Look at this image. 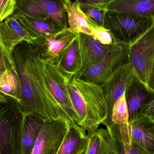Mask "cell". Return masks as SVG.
<instances>
[{
    "label": "cell",
    "instance_id": "ba28073f",
    "mask_svg": "<svg viewBox=\"0 0 154 154\" xmlns=\"http://www.w3.org/2000/svg\"><path fill=\"white\" fill-rule=\"evenodd\" d=\"M134 78L133 70L128 62L119 66L107 81L100 85L108 107V115L103 125L106 127L112 124V111L116 101L125 93Z\"/></svg>",
    "mask_w": 154,
    "mask_h": 154
},
{
    "label": "cell",
    "instance_id": "83f0119b",
    "mask_svg": "<svg viewBox=\"0 0 154 154\" xmlns=\"http://www.w3.org/2000/svg\"><path fill=\"white\" fill-rule=\"evenodd\" d=\"M90 26L91 30L92 36L101 44L108 45L119 44L115 41L110 32L104 28L96 26Z\"/></svg>",
    "mask_w": 154,
    "mask_h": 154
},
{
    "label": "cell",
    "instance_id": "f546056e",
    "mask_svg": "<svg viewBox=\"0 0 154 154\" xmlns=\"http://www.w3.org/2000/svg\"><path fill=\"white\" fill-rule=\"evenodd\" d=\"M112 1L113 0H80L78 2L80 6L108 10L109 5Z\"/></svg>",
    "mask_w": 154,
    "mask_h": 154
},
{
    "label": "cell",
    "instance_id": "52a82bcc",
    "mask_svg": "<svg viewBox=\"0 0 154 154\" xmlns=\"http://www.w3.org/2000/svg\"><path fill=\"white\" fill-rule=\"evenodd\" d=\"M44 77L48 89L59 107L71 121L79 126V121L68 92V81L56 66L43 60Z\"/></svg>",
    "mask_w": 154,
    "mask_h": 154
},
{
    "label": "cell",
    "instance_id": "8fae6325",
    "mask_svg": "<svg viewBox=\"0 0 154 154\" xmlns=\"http://www.w3.org/2000/svg\"><path fill=\"white\" fill-rule=\"evenodd\" d=\"M77 35L68 29H61L38 41V45L40 46L42 59L48 63L57 65Z\"/></svg>",
    "mask_w": 154,
    "mask_h": 154
},
{
    "label": "cell",
    "instance_id": "7c38bea8",
    "mask_svg": "<svg viewBox=\"0 0 154 154\" xmlns=\"http://www.w3.org/2000/svg\"><path fill=\"white\" fill-rule=\"evenodd\" d=\"M77 37L82 62L81 70L77 75L99 63L119 44L104 45L91 35L82 33L77 34Z\"/></svg>",
    "mask_w": 154,
    "mask_h": 154
},
{
    "label": "cell",
    "instance_id": "603a6c76",
    "mask_svg": "<svg viewBox=\"0 0 154 154\" xmlns=\"http://www.w3.org/2000/svg\"><path fill=\"white\" fill-rule=\"evenodd\" d=\"M48 18L52 20L62 29H68L67 12L64 0H34Z\"/></svg>",
    "mask_w": 154,
    "mask_h": 154
},
{
    "label": "cell",
    "instance_id": "1f68e13d",
    "mask_svg": "<svg viewBox=\"0 0 154 154\" xmlns=\"http://www.w3.org/2000/svg\"><path fill=\"white\" fill-rule=\"evenodd\" d=\"M88 147H89V145L86 147L83 150H82V151L78 153L77 154H87V152H88Z\"/></svg>",
    "mask_w": 154,
    "mask_h": 154
},
{
    "label": "cell",
    "instance_id": "9a60e30c",
    "mask_svg": "<svg viewBox=\"0 0 154 154\" xmlns=\"http://www.w3.org/2000/svg\"><path fill=\"white\" fill-rule=\"evenodd\" d=\"M45 121L34 114L24 115L21 134V154H31Z\"/></svg>",
    "mask_w": 154,
    "mask_h": 154
},
{
    "label": "cell",
    "instance_id": "30bf717a",
    "mask_svg": "<svg viewBox=\"0 0 154 154\" xmlns=\"http://www.w3.org/2000/svg\"><path fill=\"white\" fill-rule=\"evenodd\" d=\"M131 140L150 154H154V119L139 112L121 125Z\"/></svg>",
    "mask_w": 154,
    "mask_h": 154
},
{
    "label": "cell",
    "instance_id": "d6986e66",
    "mask_svg": "<svg viewBox=\"0 0 154 154\" xmlns=\"http://www.w3.org/2000/svg\"><path fill=\"white\" fill-rule=\"evenodd\" d=\"M89 138L80 126H72L66 133L57 154H77L88 146Z\"/></svg>",
    "mask_w": 154,
    "mask_h": 154
},
{
    "label": "cell",
    "instance_id": "5b68a950",
    "mask_svg": "<svg viewBox=\"0 0 154 154\" xmlns=\"http://www.w3.org/2000/svg\"><path fill=\"white\" fill-rule=\"evenodd\" d=\"M129 62L134 77L154 94V27L129 45Z\"/></svg>",
    "mask_w": 154,
    "mask_h": 154
},
{
    "label": "cell",
    "instance_id": "2e32d148",
    "mask_svg": "<svg viewBox=\"0 0 154 154\" xmlns=\"http://www.w3.org/2000/svg\"><path fill=\"white\" fill-rule=\"evenodd\" d=\"M108 11L154 17V0H113Z\"/></svg>",
    "mask_w": 154,
    "mask_h": 154
},
{
    "label": "cell",
    "instance_id": "8992f818",
    "mask_svg": "<svg viewBox=\"0 0 154 154\" xmlns=\"http://www.w3.org/2000/svg\"><path fill=\"white\" fill-rule=\"evenodd\" d=\"M129 45L119 44L100 62L75 77L101 85L119 66L129 61Z\"/></svg>",
    "mask_w": 154,
    "mask_h": 154
},
{
    "label": "cell",
    "instance_id": "cb8c5ba5",
    "mask_svg": "<svg viewBox=\"0 0 154 154\" xmlns=\"http://www.w3.org/2000/svg\"><path fill=\"white\" fill-rule=\"evenodd\" d=\"M0 91L19 102L21 91L16 70H7L2 74L0 78Z\"/></svg>",
    "mask_w": 154,
    "mask_h": 154
},
{
    "label": "cell",
    "instance_id": "44dd1931",
    "mask_svg": "<svg viewBox=\"0 0 154 154\" xmlns=\"http://www.w3.org/2000/svg\"><path fill=\"white\" fill-rule=\"evenodd\" d=\"M64 3L67 12L69 31L75 34L82 33L91 35V27L80 8L78 0H64Z\"/></svg>",
    "mask_w": 154,
    "mask_h": 154
},
{
    "label": "cell",
    "instance_id": "e0dca14e",
    "mask_svg": "<svg viewBox=\"0 0 154 154\" xmlns=\"http://www.w3.org/2000/svg\"><path fill=\"white\" fill-rule=\"evenodd\" d=\"M124 94L128 109L129 119H131L139 112L141 105L154 94L149 93L144 85L134 76Z\"/></svg>",
    "mask_w": 154,
    "mask_h": 154
},
{
    "label": "cell",
    "instance_id": "4316f807",
    "mask_svg": "<svg viewBox=\"0 0 154 154\" xmlns=\"http://www.w3.org/2000/svg\"><path fill=\"white\" fill-rule=\"evenodd\" d=\"M16 70L12 55L6 48L0 32V78L7 70Z\"/></svg>",
    "mask_w": 154,
    "mask_h": 154
},
{
    "label": "cell",
    "instance_id": "277c9868",
    "mask_svg": "<svg viewBox=\"0 0 154 154\" xmlns=\"http://www.w3.org/2000/svg\"><path fill=\"white\" fill-rule=\"evenodd\" d=\"M154 27V17H144L108 11L103 27L109 30L117 43L130 45Z\"/></svg>",
    "mask_w": 154,
    "mask_h": 154
},
{
    "label": "cell",
    "instance_id": "5bb4252c",
    "mask_svg": "<svg viewBox=\"0 0 154 154\" xmlns=\"http://www.w3.org/2000/svg\"><path fill=\"white\" fill-rule=\"evenodd\" d=\"M14 15L20 22L38 41L61 30L60 27L50 19L38 17L28 15L19 10ZM38 45V44H37Z\"/></svg>",
    "mask_w": 154,
    "mask_h": 154
},
{
    "label": "cell",
    "instance_id": "7a4b0ae2",
    "mask_svg": "<svg viewBox=\"0 0 154 154\" xmlns=\"http://www.w3.org/2000/svg\"><path fill=\"white\" fill-rule=\"evenodd\" d=\"M67 88L79 126L88 134L94 132L103 124L108 115V107L100 86L74 77L68 82Z\"/></svg>",
    "mask_w": 154,
    "mask_h": 154
},
{
    "label": "cell",
    "instance_id": "4dcf8cb0",
    "mask_svg": "<svg viewBox=\"0 0 154 154\" xmlns=\"http://www.w3.org/2000/svg\"><path fill=\"white\" fill-rule=\"evenodd\" d=\"M139 112L142 115L154 119V94L146 102L141 105Z\"/></svg>",
    "mask_w": 154,
    "mask_h": 154
},
{
    "label": "cell",
    "instance_id": "3957f363",
    "mask_svg": "<svg viewBox=\"0 0 154 154\" xmlns=\"http://www.w3.org/2000/svg\"><path fill=\"white\" fill-rule=\"evenodd\" d=\"M24 115L18 102L0 91V154H21Z\"/></svg>",
    "mask_w": 154,
    "mask_h": 154
},
{
    "label": "cell",
    "instance_id": "7402d4cb",
    "mask_svg": "<svg viewBox=\"0 0 154 154\" xmlns=\"http://www.w3.org/2000/svg\"><path fill=\"white\" fill-rule=\"evenodd\" d=\"M106 128L115 142L119 154H150L131 140L121 125L112 124Z\"/></svg>",
    "mask_w": 154,
    "mask_h": 154
},
{
    "label": "cell",
    "instance_id": "d4e9b609",
    "mask_svg": "<svg viewBox=\"0 0 154 154\" xmlns=\"http://www.w3.org/2000/svg\"><path fill=\"white\" fill-rule=\"evenodd\" d=\"M111 119L112 124L118 125H123L128 122L129 114L124 94L114 103Z\"/></svg>",
    "mask_w": 154,
    "mask_h": 154
},
{
    "label": "cell",
    "instance_id": "484cf974",
    "mask_svg": "<svg viewBox=\"0 0 154 154\" xmlns=\"http://www.w3.org/2000/svg\"><path fill=\"white\" fill-rule=\"evenodd\" d=\"M80 8L85 16L89 26L103 27L104 17L108 10L83 6H80Z\"/></svg>",
    "mask_w": 154,
    "mask_h": 154
},
{
    "label": "cell",
    "instance_id": "f1b7e54d",
    "mask_svg": "<svg viewBox=\"0 0 154 154\" xmlns=\"http://www.w3.org/2000/svg\"><path fill=\"white\" fill-rule=\"evenodd\" d=\"M17 8L16 0H0V23L13 15Z\"/></svg>",
    "mask_w": 154,
    "mask_h": 154
},
{
    "label": "cell",
    "instance_id": "6da1fadb",
    "mask_svg": "<svg viewBox=\"0 0 154 154\" xmlns=\"http://www.w3.org/2000/svg\"><path fill=\"white\" fill-rule=\"evenodd\" d=\"M12 56L20 84L19 104L24 114H34L45 121L63 119L77 126L59 107L48 89L39 45L23 42L14 48Z\"/></svg>",
    "mask_w": 154,
    "mask_h": 154
},
{
    "label": "cell",
    "instance_id": "9c48e42d",
    "mask_svg": "<svg viewBox=\"0 0 154 154\" xmlns=\"http://www.w3.org/2000/svg\"><path fill=\"white\" fill-rule=\"evenodd\" d=\"M73 126L63 119L45 121L31 154H57Z\"/></svg>",
    "mask_w": 154,
    "mask_h": 154
},
{
    "label": "cell",
    "instance_id": "ac0fdd59",
    "mask_svg": "<svg viewBox=\"0 0 154 154\" xmlns=\"http://www.w3.org/2000/svg\"><path fill=\"white\" fill-rule=\"evenodd\" d=\"M87 135L89 138L87 154H119L115 142L107 129H98Z\"/></svg>",
    "mask_w": 154,
    "mask_h": 154
},
{
    "label": "cell",
    "instance_id": "ffe728a7",
    "mask_svg": "<svg viewBox=\"0 0 154 154\" xmlns=\"http://www.w3.org/2000/svg\"><path fill=\"white\" fill-rule=\"evenodd\" d=\"M81 55L76 36L56 66L66 79L71 82L72 78L79 73L81 70Z\"/></svg>",
    "mask_w": 154,
    "mask_h": 154
},
{
    "label": "cell",
    "instance_id": "4fadbf2b",
    "mask_svg": "<svg viewBox=\"0 0 154 154\" xmlns=\"http://www.w3.org/2000/svg\"><path fill=\"white\" fill-rule=\"evenodd\" d=\"M0 32L5 47L11 55L14 48L23 42L38 44L37 38L19 21L14 14L0 23Z\"/></svg>",
    "mask_w": 154,
    "mask_h": 154
}]
</instances>
